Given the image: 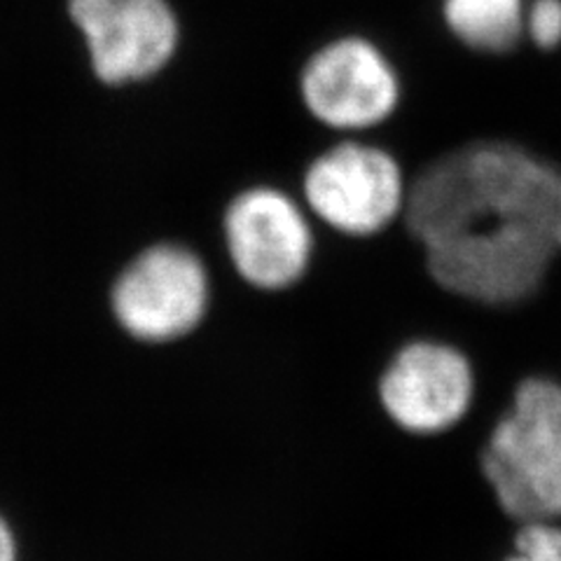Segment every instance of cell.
<instances>
[{
    "mask_svg": "<svg viewBox=\"0 0 561 561\" xmlns=\"http://www.w3.org/2000/svg\"><path fill=\"white\" fill-rule=\"evenodd\" d=\"M302 195L311 214L330 230L367 239L402 218L408 181L391 152L342 140L307 167Z\"/></svg>",
    "mask_w": 561,
    "mask_h": 561,
    "instance_id": "277c9868",
    "label": "cell"
},
{
    "mask_svg": "<svg viewBox=\"0 0 561 561\" xmlns=\"http://www.w3.org/2000/svg\"><path fill=\"white\" fill-rule=\"evenodd\" d=\"M0 561H16V542L3 519H0Z\"/></svg>",
    "mask_w": 561,
    "mask_h": 561,
    "instance_id": "7c38bea8",
    "label": "cell"
},
{
    "mask_svg": "<svg viewBox=\"0 0 561 561\" xmlns=\"http://www.w3.org/2000/svg\"><path fill=\"white\" fill-rule=\"evenodd\" d=\"M402 222L437 288L517 305L561 253V173L511 144H468L414 175Z\"/></svg>",
    "mask_w": 561,
    "mask_h": 561,
    "instance_id": "6da1fadb",
    "label": "cell"
},
{
    "mask_svg": "<svg viewBox=\"0 0 561 561\" xmlns=\"http://www.w3.org/2000/svg\"><path fill=\"white\" fill-rule=\"evenodd\" d=\"M505 561H561V529L554 522H524Z\"/></svg>",
    "mask_w": 561,
    "mask_h": 561,
    "instance_id": "30bf717a",
    "label": "cell"
},
{
    "mask_svg": "<svg viewBox=\"0 0 561 561\" xmlns=\"http://www.w3.org/2000/svg\"><path fill=\"white\" fill-rule=\"evenodd\" d=\"M443 20L466 47L503 55L522 38L524 0H443Z\"/></svg>",
    "mask_w": 561,
    "mask_h": 561,
    "instance_id": "9c48e42d",
    "label": "cell"
},
{
    "mask_svg": "<svg viewBox=\"0 0 561 561\" xmlns=\"http://www.w3.org/2000/svg\"><path fill=\"white\" fill-rule=\"evenodd\" d=\"M225 249L241 280L260 293H286L313 260L311 225L290 195L272 185L241 190L222 216Z\"/></svg>",
    "mask_w": 561,
    "mask_h": 561,
    "instance_id": "8992f818",
    "label": "cell"
},
{
    "mask_svg": "<svg viewBox=\"0 0 561 561\" xmlns=\"http://www.w3.org/2000/svg\"><path fill=\"white\" fill-rule=\"evenodd\" d=\"M524 26L538 47L550 49L559 45L561 43V0H536L529 14H526Z\"/></svg>",
    "mask_w": 561,
    "mask_h": 561,
    "instance_id": "8fae6325",
    "label": "cell"
},
{
    "mask_svg": "<svg viewBox=\"0 0 561 561\" xmlns=\"http://www.w3.org/2000/svg\"><path fill=\"white\" fill-rule=\"evenodd\" d=\"M476 373L461 348L447 342L402 344L377 379V400L391 426L412 437L447 433L470 412Z\"/></svg>",
    "mask_w": 561,
    "mask_h": 561,
    "instance_id": "ba28073f",
    "label": "cell"
},
{
    "mask_svg": "<svg viewBox=\"0 0 561 561\" xmlns=\"http://www.w3.org/2000/svg\"><path fill=\"white\" fill-rule=\"evenodd\" d=\"M400 94L391 59L363 35H342L321 45L300 70L305 111L332 131L379 127L396 113Z\"/></svg>",
    "mask_w": 561,
    "mask_h": 561,
    "instance_id": "52a82bcc",
    "label": "cell"
},
{
    "mask_svg": "<svg viewBox=\"0 0 561 561\" xmlns=\"http://www.w3.org/2000/svg\"><path fill=\"white\" fill-rule=\"evenodd\" d=\"M66 16L103 87L148 82L181 47V22L169 0H66Z\"/></svg>",
    "mask_w": 561,
    "mask_h": 561,
    "instance_id": "5b68a950",
    "label": "cell"
},
{
    "mask_svg": "<svg viewBox=\"0 0 561 561\" xmlns=\"http://www.w3.org/2000/svg\"><path fill=\"white\" fill-rule=\"evenodd\" d=\"M480 472L511 519L561 517V383L529 377L517 386L486 437Z\"/></svg>",
    "mask_w": 561,
    "mask_h": 561,
    "instance_id": "7a4b0ae2",
    "label": "cell"
},
{
    "mask_svg": "<svg viewBox=\"0 0 561 561\" xmlns=\"http://www.w3.org/2000/svg\"><path fill=\"white\" fill-rule=\"evenodd\" d=\"M111 313L127 337L144 346H167L204 325L210 309V278L204 260L175 241L140 249L111 286Z\"/></svg>",
    "mask_w": 561,
    "mask_h": 561,
    "instance_id": "3957f363",
    "label": "cell"
}]
</instances>
